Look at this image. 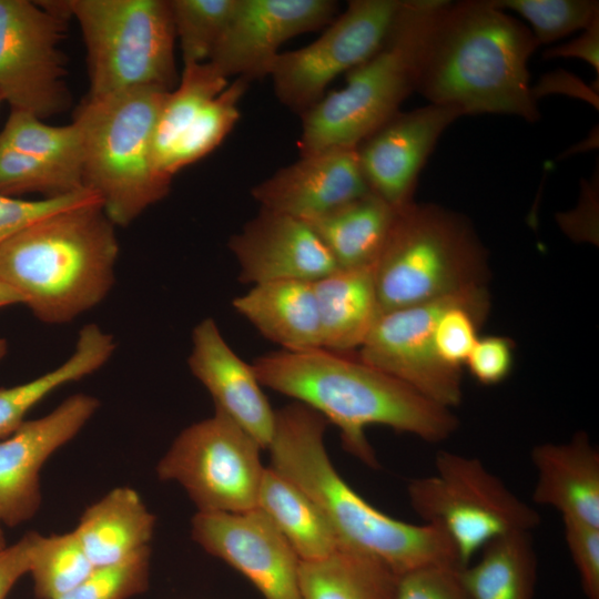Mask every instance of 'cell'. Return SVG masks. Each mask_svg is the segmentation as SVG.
<instances>
[{"label": "cell", "mask_w": 599, "mask_h": 599, "mask_svg": "<svg viewBox=\"0 0 599 599\" xmlns=\"http://www.w3.org/2000/svg\"><path fill=\"white\" fill-rule=\"evenodd\" d=\"M252 366L262 386L336 425L343 448L372 468L379 464L365 435L368 426H387L430 444L446 440L459 426L450 408L351 353L280 349L258 356Z\"/></svg>", "instance_id": "2"}, {"label": "cell", "mask_w": 599, "mask_h": 599, "mask_svg": "<svg viewBox=\"0 0 599 599\" xmlns=\"http://www.w3.org/2000/svg\"><path fill=\"white\" fill-rule=\"evenodd\" d=\"M94 566L73 531L38 534L29 573L38 599H59L82 582Z\"/></svg>", "instance_id": "33"}, {"label": "cell", "mask_w": 599, "mask_h": 599, "mask_svg": "<svg viewBox=\"0 0 599 599\" xmlns=\"http://www.w3.org/2000/svg\"><path fill=\"white\" fill-rule=\"evenodd\" d=\"M87 189L37 158L0 143V196L39 193L43 199L70 195Z\"/></svg>", "instance_id": "37"}, {"label": "cell", "mask_w": 599, "mask_h": 599, "mask_svg": "<svg viewBox=\"0 0 599 599\" xmlns=\"http://www.w3.org/2000/svg\"><path fill=\"white\" fill-rule=\"evenodd\" d=\"M564 535L587 599H599V527L562 518Z\"/></svg>", "instance_id": "40"}, {"label": "cell", "mask_w": 599, "mask_h": 599, "mask_svg": "<svg viewBox=\"0 0 599 599\" xmlns=\"http://www.w3.org/2000/svg\"><path fill=\"white\" fill-rule=\"evenodd\" d=\"M538 47L528 26L491 0H443L420 48L415 92L464 115L535 122L540 114L528 62Z\"/></svg>", "instance_id": "1"}, {"label": "cell", "mask_w": 599, "mask_h": 599, "mask_svg": "<svg viewBox=\"0 0 599 599\" xmlns=\"http://www.w3.org/2000/svg\"><path fill=\"white\" fill-rule=\"evenodd\" d=\"M457 565H428L397 575L394 599H468Z\"/></svg>", "instance_id": "39"}, {"label": "cell", "mask_w": 599, "mask_h": 599, "mask_svg": "<svg viewBox=\"0 0 599 599\" xmlns=\"http://www.w3.org/2000/svg\"><path fill=\"white\" fill-rule=\"evenodd\" d=\"M262 448L215 409L184 428L159 460L160 480L181 485L197 511L241 512L256 508L265 467Z\"/></svg>", "instance_id": "10"}, {"label": "cell", "mask_w": 599, "mask_h": 599, "mask_svg": "<svg viewBox=\"0 0 599 599\" xmlns=\"http://www.w3.org/2000/svg\"><path fill=\"white\" fill-rule=\"evenodd\" d=\"M236 78L215 98L209 101L174 144L165 164L170 177L212 152L231 132L240 119L238 103L247 85Z\"/></svg>", "instance_id": "32"}, {"label": "cell", "mask_w": 599, "mask_h": 599, "mask_svg": "<svg viewBox=\"0 0 599 599\" xmlns=\"http://www.w3.org/2000/svg\"><path fill=\"white\" fill-rule=\"evenodd\" d=\"M229 248L244 284L315 282L338 268L307 222L264 209L230 238Z\"/></svg>", "instance_id": "18"}, {"label": "cell", "mask_w": 599, "mask_h": 599, "mask_svg": "<svg viewBox=\"0 0 599 599\" xmlns=\"http://www.w3.org/2000/svg\"><path fill=\"white\" fill-rule=\"evenodd\" d=\"M70 18L67 1L0 0V93L11 110L44 120L70 106L59 49Z\"/></svg>", "instance_id": "11"}, {"label": "cell", "mask_w": 599, "mask_h": 599, "mask_svg": "<svg viewBox=\"0 0 599 599\" xmlns=\"http://www.w3.org/2000/svg\"><path fill=\"white\" fill-rule=\"evenodd\" d=\"M397 212L369 192L307 223L338 268H359L376 264Z\"/></svg>", "instance_id": "25"}, {"label": "cell", "mask_w": 599, "mask_h": 599, "mask_svg": "<svg viewBox=\"0 0 599 599\" xmlns=\"http://www.w3.org/2000/svg\"><path fill=\"white\" fill-rule=\"evenodd\" d=\"M0 143L37 158L83 185L81 140L73 123L49 125L30 113L11 110Z\"/></svg>", "instance_id": "31"}, {"label": "cell", "mask_w": 599, "mask_h": 599, "mask_svg": "<svg viewBox=\"0 0 599 599\" xmlns=\"http://www.w3.org/2000/svg\"><path fill=\"white\" fill-rule=\"evenodd\" d=\"M2 101H4V100H3V97L0 93V104H1Z\"/></svg>", "instance_id": "48"}, {"label": "cell", "mask_w": 599, "mask_h": 599, "mask_svg": "<svg viewBox=\"0 0 599 599\" xmlns=\"http://www.w3.org/2000/svg\"><path fill=\"white\" fill-rule=\"evenodd\" d=\"M274 522L302 561L328 557L339 549L328 519L295 483L265 467L257 506Z\"/></svg>", "instance_id": "26"}, {"label": "cell", "mask_w": 599, "mask_h": 599, "mask_svg": "<svg viewBox=\"0 0 599 599\" xmlns=\"http://www.w3.org/2000/svg\"><path fill=\"white\" fill-rule=\"evenodd\" d=\"M504 11L518 13L529 23L538 45L549 44L599 18V2L593 0H491Z\"/></svg>", "instance_id": "35"}, {"label": "cell", "mask_w": 599, "mask_h": 599, "mask_svg": "<svg viewBox=\"0 0 599 599\" xmlns=\"http://www.w3.org/2000/svg\"><path fill=\"white\" fill-rule=\"evenodd\" d=\"M114 349L111 334L88 324L80 329L73 353L61 365L27 383L0 388V439L14 433L26 422V415L53 390L101 368Z\"/></svg>", "instance_id": "28"}, {"label": "cell", "mask_w": 599, "mask_h": 599, "mask_svg": "<svg viewBox=\"0 0 599 599\" xmlns=\"http://www.w3.org/2000/svg\"><path fill=\"white\" fill-rule=\"evenodd\" d=\"M441 0H403L380 48L346 73V84L301 114V156L356 148L416 90L420 48Z\"/></svg>", "instance_id": "6"}, {"label": "cell", "mask_w": 599, "mask_h": 599, "mask_svg": "<svg viewBox=\"0 0 599 599\" xmlns=\"http://www.w3.org/2000/svg\"><path fill=\"white\" fill-rule=\"evenodd\" d=\"M156 518L140 494L115 487L90 505L72 530L94 567L122 561L150 547Z\"/></svg>", "instance_id": "23"}, {"label": "cell", "mask_w": 599, "mask_h": 599, "mask_svg": "<svg viewBox=\"0 0 599 599\" xmlns=\"http://www.w3.org/2000/svg\"><path fill=\"white\" fill-rule=\"evenodd\" d=\"M100 406L92 395H71L47 415L26 420L0 439V524L16 527L41 507L40 473L45 461L74 438Z\"/></svg>", "instance_id": "16"}, {"label": "cell", "mask_w": 599, "mask_h": 599, "mask_svg": "<svg viewBox=\"0 0 599 599\" xmlns=\"http://www.w3.org/2000/svg\"><path fill=\"white\" fill-rule=\"evenodd\" d=\"M94 196L97 195L89 190L61 197L35 201L0 196V243L40 217Z\"/></svg>", "instance_id": "41"}, {"label": "cell", "mask_w": 599, "mask_h": 599, "mask_svg": "<svg viewBox=\"0 0 599 599\" xmlns=\"http://www.w3.org/2000/svg\"><path fill=\"white\" fill-rule=\"evenodd\" d=\"M151 549L145 547L116 564L94 567L74 589L59 599H130L146 591Z\"/></svg>", "instance_id": "38"}, {"label": "cell", "mask_w": 599, "mask_h": 599, "mask_svg": "<svg viewBox=\"0 0 599 599\" xmlns=\"http://www.w3.org/2000/svg\"><path fill=\"white\" fill-rule=\"evenodd\" d=\"M463 112L428 103L398 111L357 146L359 164L370 192L396 211L412 204L418 176L444 131Z\"/></svg>", "instance_id": "17"}, {"label": "cell", "mask_w": 599, "mask_h": 599, "mask_svg": "<svg viewBox=\"0 0 599 599\" xmlns=\"http://www.w3.org/2000/svg\"><path fill=\"white\" fill-rule=\"evenodd\" d=\"M81 29L90 80L88 97L179 83L170 0H68Z\"/></svg>", "instance_id": "8"}, {"label": "cell", "mask_w": 599, "mask_h": 599, "mask_svg": "<svg viewBox=\"0 0 599 599\" xmlns=\"http://www.w3.org/2000/svg\"><path fill=\"white\" fill-rule=\"evenodd\" d=\"M488 291L447 307L434 329V347L447 367L461 370L478 337V329L489 311Z\"/></svg>", "instance_id": "36"}, {"label": "cell", "mask_w": 599, "mask_h": 599, "mask_svg": "<svg viewBox=\"0 0 599 599\" xmlns=\"http://www.w3.org/2000/svg\"><path fill=\"white\" fill-rule=\"evenodd\" d=\"M397 575L380 561L344 549L300 562V599H394Z\"/></svg>", "instance_id": "29"}, {"label": "cell", "mask_w": 599, "mask_h": 599, "mask_svg": "<svg viewBox=\"0 0 599 599\" xmlns=\"http://www.w3.org/2000/svg\"><path fill=\"white\" fill-rule=\"evenodd\" d=\"M8 352V343L4 338H0V362Z\"/></svg>", "instance_id": "46"}, {"label": "cell", "mask_w": 599, "mask_h": 599, "mask_svg": "<svg viewBox=\"0 0 599 599\" xmlns=\"http://www.w3.org/2000/svg\"><path fill=\"white\" fill-rule=\"evenodd\" d=\"M184 65L209 62L236 0H170Z\"/></svg>", "instance_id": "34"}, {"label": "cell", "mask_w": 599, "mask_h": 599, "mask_svg": "<svg viewBox=\"0 0 599 599\" xmlns=\"http://www.w3.org/2000/svg\"><path fill=\"white\" fill-rule=\"evenodd\" d=\"M14 304H22L20 295L7 285L0 283V308Z\"/></svg>", "instance_id": "45"}, {"label": "cell", "mask_w": 599, "mask_h": 599, "mask_svg": "<svg viewBox=\"0 0 599 599\" xmlns=\"http://www.w3.org/2000/svg\"><path fill=\"white\" fill-rule=\"evenodd\" d=\"M192 539L243 575L263 599H300L301 559L257 507L241 512L197 511Z\"/></svg>", "instance_id": "14"}, {"label": "cell", "mask_w": 599, "mask_h": 599, "mask_svg": "<svg viewBox=\"0 0 599 599\" xmlns=\"http://www.w3.org/2000/svg\"><path fill=\"white\" fill-rule=\"evenodd\" d=\"M38 534L29 531L0 550V599H7L19 579L29 573Z\"/></svg>", "instance_id": "43"}, {"label": "cell", "mask_w": 599, "mask_h": 599, "mask_svg": "<svg viewBox=\"0 0 599 599\" xmlns=\"http://www.w3.org/2000/svg\"><path fill=\"white\" fill-rule=\"evenodd\" d=\"M475 564L459 568L468 599H534L537 556L530 531L488 542Z\"/></svg>", "instance_id": "27"}, {"label": "cell", "mask_w": 599, "mask_h": 599, "mask_svg": "<svg viewBox=\"0 0 599 599\" xmlns=\"http://www.w3.org/2000/svg\"><path fill=\"white\" fill-rule=\"evenodd\" d=\"M167 92L139 87L87 97L74 113L83 185L115 226H128L170 191L172 177L153 159L155 124Z\"/></svg>", "instance_id": "5"}, {"label": "cell", "mask_w": 599, "mask_h": 599, "mask_svg": "<svg viewBox=\"0 0 599 599\" xmlns=\"http://www.w3.org/2000/svg\"><path fill=\"white\" fill-rule=\"evenodd\" d=\"M375 265L336 268L314 282L323 348L358 349L380 314Z\"/></svg>", "instance_id": "24"}, {"label": "cell", "mask_w": 599, "mask_h": 599, "mask_svg": "<svg viewBox=\"0 0 599 599\" xmlns=\"http://www.w3.org/2000/svg\"><path fill=\"white\" fill-rule=\"evenodd\" d=\"M514 362V343L502 336L478 338L465 365L484 385H496L510 373Z\"/></svg>", "instance_id": "42"}, {"label": "cell", "mask_w": 599, "mask_h": 599, "mask_svg": "<svg viewBox=\"0 0 599 599\" xmlns=\"http://www.w3.org/2000/svg\"><path fill=\"white\" fill-rule=\"evenodd\" d=\"M374 268L382 313L486 286L488 254L466 216L413 202L397 212Z\"/></svg>", "instance_id": "7"}, {"label": "cell", "mask_w": 599, "mask_h": 599, "mask_svg": "<svg viewBox=\"0 0 599 599\" xmlns=\"http://www.w3.org/2000/svg\"><path fill=\"white\" fill-rule=\"evenodd\" d=\"M327 420L294 402L275 409L267 447L274 470L302 488L321 508L339 549L374 558L396 575L428 565H457V551L436 525L397 520L356 494L333 466L324 445Z\"/></svg>", "instance_id": "3"}, {"label": "cell", "mask_w": 599, "mask_h": 599, "mask_svg": "<svg viewBox=\"0 0 599 599\" xmlns=\"http://www.w3.org/2000/svg\"><path fill=\"white\" fill-rule=\"evenodd\" d=\"M599 18L595 19L583 32L570 42L549 48L544 58H578L588 62L599 74Z\"/></svg>", "instance_id": "44"}, {"label": "cell", "mask_w": 599, "mask_h": 599, "mask_svg": "<svg viewBox=\"0 0 599 599\" xmlns=\"http://www.w3.org/2000/svg\"><path fill=\"white\" fill-rule=\"evenodd\" d=\"M115 225L98 196L40 217L0 243V283L55 325L95 307L114 283Z\"/></svg>", "instance_id": "4"}, {"label": "cell", "mask_w": 599, "mask_h": 599, "mask_svg": "<svg viewBox=\"0 0 599 599\" xmlns=\"http://www.w3.org/2000/svg\"><path fill=\"white\" fill-rule=\"evenodd\" d=\"M537 480L532 501L599 527V451L585 432L567 443H544L531 450Z\"/></svg>", "instance_id": "21"}, {"label": "cell", "mask_w": 599, "mask_h": 599, "mask_svg": "<svg viewBox=\"0 0 599 599\" xmlns=\"http://www.w3.org/2000/svg\"><path fill=\"white\" fill-rule=\"evenodd\" d=\"M227 85V78L210 62L184 65L177 85L165 95L155 124L153 159L161 173L165 174L164 164L183 132Z\"/></svg>", "instance_id": "30"}, {"label": "cell", "mask_w": 599, "mask_h": 599, "mask_svg": "<svg viewBox=\"0 0 599 599\" xmlns=\"http://www.w3.org/2000/svg\"><path fill=\"white\" fill-rule=\"evenodd\" d=\"M434 475L412 479L407 496L425 524L451 540L459 567L491 540L540 525L536 509L518 498L480 459L440 450Z\"/></svg>", "instance_id": "9"}, {"label": "cell", "mask_w": 599, "mask_h": 599, "mask_svg": "<svg viewBox=\"0 0 599 599\" xmlns=\"http://www.w3.org/2000/svg\"><path fill=\"white\" fill-rule=\"evenodd\" d=\"M187 365L212 396L215 409L230 417L262 449H267L275 409L263 393L252 364L232 349L212 317L194 326Z\"/></svg>", "instance_id": "20"}, {"label": "cell", "mask_w": 599, "mask_h": 599, "mask_svg": "<svg viewBox=\"0 0 599 599\" xmlns=\"http://www.w3.org/2000/svg\"><path fill=\"white\" fill-rule=\"evenodd\" d=\"M337 9L332 0H236L209 62L226 78L267 77L284 42L329 24Z\"/></svg>", "instance_id": "15"}, {"label": "cell", "mask_w": 599, "mask_h": 599, "mask_svg": "<svg viewBox=\"0 0 599 599\" xmlns=\"http://www.w3.org/2000/svg\"><path fill=\"white\" fill-rule=\"evenodd\" d=\"M487 290L470 287L412 306L382 312L356 354L366 364L447 408L463 398L461 370L445 366L434 347V329L449 306Z\"/></svg>", "instance_id": "13"}, {"label": "cell", "mask_w": 599, "mask_h": 599, "mask_svg": "<svg viewBox=\"0 0 599 599\" xmlns=\"http://www.w3.org/2000/svg\"><path fill=\"white\" fill-rule=\"evenodd\" d=\"M369 192L356 148L301 156L251 190L261 209L305 222Z\"/></svg>", "instance_id": "19"}, {"label": "cell", "mask_w": 599, "mask_h": 599, "mask_svg": "<svg viewBox=\"0 0 599 599\" xmlns=\"http://www.w3.org/2000/svg\"><path fill=\"white\" fill-rule=\"evenodd\" d=\"M233 308L283 351L323 347L314 282L275 281L252 285Z\"/></svg>", "instance_id": "22"}, {"label": "cell", "mask_w": 599, "mask_h": 599, "mask_svg": "<svg viewBox=\"0 0 599 599\" xmlns=\"http://www.w3.org/2000/svg\"><path fill=\"white\" fill-rule=\"evenodd\" d=\"M403 0H352L322 35L281 52L271 69L280 102L300 115L317 103L328 84L369 59L383 44Z\"/></svg>", "instance_id": "12"}, {"label": "cell", "mask_w": 599, "mask_h": 599, "mask_svg": "<svg viewBox=\"0 0 599 599\" xmlns=\"http://www.w3.org/2000/svg\"><path fill=\"white\" fill-rule=\"evenodd\" d=\"M4 547H7L6 535L2 529V525L0 524V550L3 549Z\"/></svg>", "instance_id": "47"}]
</instances>
